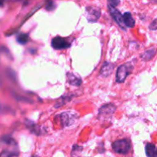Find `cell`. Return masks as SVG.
Returning <instances> with one entry per match:
<instances>
[{
	"label": "cell",
	"instance_id": "5b68a950",
	"mask_svg": "<svg viewBox=\"0 0 157 157\" xmlns=\"http://www.w3.org/2000/svg\"><path fill=\"white\" fill-rule=\"evenodd\" d=\"M59 117L62 125L64 127H68L75 122L77 116L72 112H64L61 114H59Z\"/></svg>",
	"mask_w": 157,
	"mask_h": 157
},
{
	"label": "cell",
	"instance_id": "9a60e30c",
	"mask_svg": "<svg viewBox=\"0 0 157 157\" xmlns=\"http://www.w3.org/2000/svg\"><path fill=\"white\" fill-rule=\"evenodd\" d=\"M55 7H56V6H55V2L53 1H50L45 6V9L48 11H52L55 9Z\"/></svg>",
	"mask_w": 157,
	"mask_h": 157
},
{
	"label": "cell",
	"instance_id": "9c48e42d",
	"mask_svg": "<svg viewBox=\"0 0 157 157\" xmlns=\"http://www.w3.org/2000/svg\"><path fill=\"white\" fill-rule=\"evenodd\" d=\"M67 82L74 86H80L82 83V80L81 79V78L76 76V75L71 73V72L67 73Z\"/></svg>",
	"mask_w": 157,
	"mask_h": 157
},
{
	"label": "cell",
	"instance_id": "6da1fadb",
	"mask_svg": "<svg viewBox=\"0 0 157 157\" xmlns=\"http://www.w3.org/2000/svg\"><path fill=\"white\" fill-rule=\"evenodd\" d=\"M133 70V65L130 63L121 64L117 70L116 81L117 83H123L126 80L127 77L130 74Z\"/></svg>",
	"mask_w": 157,
	"mask_h": 157
},
{
	"label": "cell",
	"instance_id": "d6986e66",
	"mask_svg": "<svg viewBox=\"0 0 157 157\" xmlns=\"http://www.w3.org/2000/svg\"><path fill=\"white\" fill-rule=\"evenodd\" d=\"M153 157H157V151H156V153H155V155H154V156H153Z\"/></svg>",
	"mask_w": 157,
	"mask_h": 157
},
{
	"label": "cell",
	"instance_id": "5bb4252c",
	"mask_svg": "<svg viewBox=\"0 0 157 157\" xmlns=\"http://www.w3.org/2000/svg\"><path fill=\"white\" fill-rule=\"evenodd\" d=\"M0 157H18V152L5 150L0 153Z\"/></svg>",
	"mask_w": 157,
	"mask_h": 157
},
{
	"label": "cell",
	"instance_id": "ffe728a7",
	"mask_svg": "<svg viewBox=\"0 0 157 157\" xmlns=\"http://www.w3.org/2000/svg\"><path fill=\"white\" fill-rule=\"evenodd\" d=\"M32 157H39V156H36V155H34V156H32Z\"/></svg>",
	"mask_w": 157,
	"mask_h": 157
},
{
	"label": "cell",
	"instance_id": "8fae6325",
	"mask_svg": "<svg viewBox=\"0 0 157 157\" xmlns=\"http://www.w3.org/2000/svg\"><path fill=\"white\" fill-rule=\"evenodd\" d=\"M146 154L148 157H153L155 153H156L157 148L156 146L153 144H147L145 147Z\"/></svg>",
	"mask_w": 157,
	"mask_h": 157
},
{
	"label": "cell",
	"instance_id": "e0dca14e",
	"mask_svg": "<svg viewBox=\"0 0 157 157\" xmlns=\"http://www.w3.org/2000/svg\"><path fill=\"white\" fill-rule=\"evenodd\" d=\"M150 30H156L157 29V19H155L151 24L150 25Z\"/></svg>",
	"mask_w": 157,
	"mask_h": 157
},
{
	"label": "cell",
	"instance_id": "7c38bea8",
	"mask_svg": "<svg viewBox=\"0 0 157 157\" xmlns=\"http://www.w3.org/2000/svg\"><path fill=\"white\" fill-rule=\"evenodd\" d=\"M156 49L152 48L150 49V50L147 51V52H144L142 55H141V58L144 60V61H150V59L154 57V55H156Z\"/></svg>",
	"mask_w": 157,
	"mask_h": 157
},
{
	"label": "cell",
	"instance_id": "2e32d148",
	"mask_svg": "<svg viewBox=\"0 0 157 157\" xmlns=\"http://www.w3.org/2000/svg\"><path fill=\"white\" fill-rule=\"evenodd\" d=\"M107 2H108V6H113V7H116L121 2L120 0H107Z\"/></svg>",
	"mask_w": 157,
	"mask_h": 157
},
{
	"label": "cell",
	"instance_id": "ac0fdd59",
	"mask_svg": "<svg viewBox=\"0 0 157 157\" xmlns=\"http://www.w3.org/2000/svg\"><path fill=\"white\" fill-rule=\"evenodd\" d=\"M5 0H0V7H2L3 5H4Z\"/></svg>",
	"mask_w": 157,
	"mask_h": 157
},
{
	"label": "cell",
	"instance_id": "ba28073f",
	"mask_svg": "<svg viewBox=\"0 0 157 157\" xmlns=\"http://www.w3.org/2000/svg\"><path fill=\"white\" fill-rule=\"evenodd\" d=\"M113 69H114V64H112V63L110 62L106 61V62H104V64H103L100 74H101V76L105 77L106 78V77H108L111 75Z\"/></svg>",
	"mask_w": 157,
	"mask_h": 157
},
{
	"label": "cell",
	"instance_id": "8992f818",
	"mask_svg": "<svg viewBox=\"0 0 157 157\" xmlns=\"http://www.w3.org/2000/svg\"><path fill=\"white\" fill-rule=\"evenodd\" d=\"M52 46L56 50H61V49H65L70 48L71 44L61 37H55L52 41Z\"/></svg>",
	"mask_w": 157,
	"mask_h": 157
},
{
	"label": "cell",
	"instance_id": "277c9868",
	"mask_svg": "<svg viewBox=\"0 0 157 157\" xmlns=\"http://www.w3.org/2000/svg\"><path fill=\"white\" fill-rule=\"evenodd\" d=\"M87 12V19L90 22H96L101 17V9L99 8L88 6L86 8Z\"/></svg>",
	"mask_w": 157,
	"mask_h": 157
},
{
	"label": "cell",
	"instance_id": "52a82bcc",
	"mask_svg": "<svg viewBox=\"0 0 157 157\" xmlns=\"http://www.w3.org/2000/svg\"><path fill=\"white\" fill-rule=\"evenodd\" d=\"M109 11H110V13L111 15V16L113 17V19L116 21V22L123 29H126V25L124 22V19H123V15L120 12V11L118 9H116V7H113V6H108Z\"/></svg>",
	"mask_w": 157,
	"mask_h": 157
},
{
	"label": "cell",
	"instance_id": "7a4b0ae2",
	"mask_svg": "<svg viewBox=\"0 0 157 157\" xmlns=\"http://www.w3.org/2000/svg\"><path fill=\"white\" fill-rule=\"evenodd\" d=\"M112 148L115 153H120V154H127L130 150L131 145L128 140H119L113 143Z\"/></svg>",
	"mask_w": 157,
	"mask_h": 157
},
{
	"label": "cell",
	"instance_id": "3957f363",
	"mask_svg": "<svg viewBox=\"0 0 157 157\" xmlns=\"http://www.w3.org/2000/svg\"><path fill=\"white\" fill-rule=\"evenodd\" d=\"M117 107H115L113 104H105L103 107H101V109L99 110V119L102 120H106L109 119L110 117H111L112 115L114 113V112L116 111Z\"/></svg>",
	"mask_w": 157,
	"mask_h": 157
},
{
	"label": "cell",
	"instance_id": "30bf717a",
	"mask_svg": "<svg viewBox=\"0 0 157 157\" xmlns=\"http://www.w3.org/2000/svg\"><path fill=\"white\" fill-rule=\"evenodd\" d=\"M123 19H124V24H125L126 27H128V28L134 27L135 20L133 19L131 13H130V12H125V13L123 15Z\"/></svg>",
	"mask_w": 157,
	"mask_h": 157
},
{
	"label": "cell",
	"instance_id": "4fadbf2b",
	"mask_svg": "<svg viewBox=\"0 0 157 157\" xmlns=\"http://www.w3.org/2000/svg\"><path fill=\"white\" fill-rule=\"evenodd\" d=\"M29 35L25 33H20L19 35L17 36V38H16L18 43H19V44H26V43L29 41Z\"/></svg>",
	"mask_w": 157,
	"mask_h": 157
}]
</instances>
